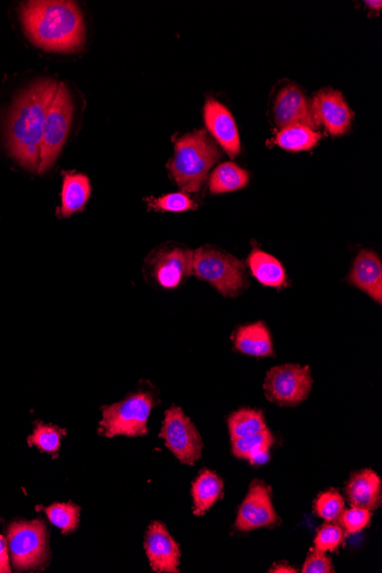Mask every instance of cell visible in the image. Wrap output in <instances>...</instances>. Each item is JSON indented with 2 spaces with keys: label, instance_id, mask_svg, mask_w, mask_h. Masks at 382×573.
Returning a JSON list of instances; mask_svg holds the SVG:
<instances>
[{
  "label": "cell",
  "instance_id": "obj_4",
  "mask_svg": "<svg viewBox=\"0 0 382 573\" xmlns=\"http://www.w3.org/2000/svg\"><path fill=\"white\" fill-rule=\"evenodd\" d=\"M154 405L155 397L147 392L135 393L122 402L106 405L102 408L99 434L109 439L147 435L148 419Z\"/></svg>",
  "mask_w": 382,
  "mask_h": 573
},
{
  "label": "cell",
  "instance_id": "obj_26",
  "mask_svg": "<svg viewBox=\"0 0 382 573\" xmlns=\"http://www.w3.org/2000/svg\"><path fill=\"white\" fill-rule=\"evenodd\" d=\"M39 511H43L47 519L59 528L63 535H69L74 532L79 524V515H81V507L73 504H53L49 507H38Z\"/></svg>",
  "mask_w": 382,
  "mask_h": 573
},
{
  "label": "cell",
  "instance_id": "obj_12",
  "mask_svg": "<svg viewBox=\"0 0 382 573\" xmlns=\"http://www.w3.org/2000/svg\"><path fill=\"white\" fill-rule=\"evenodd\" d=\"M145 549L151 569L155 572H179L180 548L163 523L156 521L149 525Z\"/></svg>",
  "mask_w": 382,
  "mask_h": 573
},
{
  "label": "cell",
  "instance_id": "obj_13",
  "mask_svg": "<svg viewBox=\"0 0 382 573\" xmlns=\"http://www.w3.org/2000/svg\"><path fill=\"white\" fill-rule=\"evenodd\" d=\"M194 252L187 249H166L157 252L151 266L156 282L164 289H177L193 274Z\"/></svg>",
  "mask_w": 382,
  "mask_h": 573
},
{
  "label": "cell",
  "instance_id": "obj_14",
  "mask_svg": "<svg viewBox=\"0 0 382 573\" xmlns=\"http://www.w3.org/2000/svg\"><path fill=\"white\" fill-rule=\"evenodd\" d=\"M274 118L281 129L294 125H304L315 130L312 106L297 86L289 85L278 93L274 105Z\"/></svg>",
  "mask_w": 382,
  "mask_h": 573
},
{
  "label": "cell",
  "instance_id": "obj_9",
  "mask_svg": "<svg viewBox=\"0 0 382 573\" xmlns=\"http://www.w3.org/2000/svg\"><path fill=\"white\" fill-rule=\"evenodd\" d=\"M159 437L181 464L194 466L202 457L203 440L191 420L178 407L165 412Z\"/></svg>",
  "mask_w": 382,
  "mask_h": 573
},
{
  "label": "cell",
  "instance_id": "obj_19",
  "mask_svg": "<svg viewBox=\"0 0 382 573\" xmlns=\"http://www.w3.org/2000/svg\"><path fill=\"white\" fill-rule=\"evenodd\" d=\"M235 347L241 353L254 357L274 355L272 338L267 326L262 323L244 325L235 334Z\"/></svg>",
  "mask_w": 382,
  "mask_h": 573
},
{
  "label": "cell",
  "instance_id": "obj_25",
  "mask_svg": "<svg viewBox=\"0 0 382 573\" xmlns=\"http://www.w3.org/2000/svg\"><path fill=\"white\" fill-rule=\"evenodd\" d=\"M66 429L55 425L41 423L35 424L34 433L28 439L29 447H36L43 453H49L53 458L59 457L62 437L66 436Z\"/></svg>",
  "mask_w": 382,
  "mask_h": 573
},
{
  "label": "cell",
  "instance_id": "obj_27",
  "mask_svg": "<svg viewBox=\"0 0 382 573\" xmlns=\"http://www.w3.org/2000/svg\"><path fill=\"white\" fill-rule=\"evenodd\" d=\"M146 202L150 209L158 212L181 213L197 209V204L183 191L158 198L148 197Z\"/></svg>",
  "mask_w": 382,
  "mask_h": 573
},
{
  "label": "cell",
  "instance_id": "obj_2",
  "mask_svg": "<svg viewBox=\"0 0 382 573\" xmlns=\"http://www.w3.org/2000/svg\"><path fill=\"white\" fill-rule=\"evenodd\" d=\"M20 17L30 41L45 51L71 53L84 45V19L74 2L38 0L23 3Z\"/></svg>",
  "mask_w": 382,
  "mask_h": 573
},
{
  "label": "cell",
  "instance_id": "obj_3",
  "mask_svg": "<svg viewBox=\"0 0 382 573\" xmlns=\"http://www.w3.org/2000/svg\"><path fill=\"white\" fill-rule=\"evenodd\" d=\"M221 153L205 131L186 134L175 141L169 170L183 193H197L204 185Z\"/></svg>",
  "mask_w": 382,
  "mask_h": 573
},
{
  "label": "cell",
  "instance_id": "obj_7",
  "mask_svg": "<svg viewBox=\"0 0 382 573\" xmlns=\"http://www.w3.org/2000/svg\"><path fill=\"white\" fill-rule=\"evenodd\" d=\"M74 105L68 87L59 84L51 102L44 124L41 163L38 173L43 174L52 169L65 146L73 121Z\"/></svg>",
  "mask_w": 382,
  "mask_h": 573
},
{
  "label": "cell",
  "instance_id": "obj_5",
  "mask_svg": "<svg viewBox=\"0 0 382 573\" xmlns=\"http://www.w3.org/2000/svg\"><path fill=\"white\" fill-rule=\"evenodd\" d=\"M6 539L18 571L41 569L49 562V536L42 520L13 522Z\"/></svg>",
  "mask_w": 382,
  "mask_h": 573
},
{
  "label": "cell",
  "instance_id": "obj_16",
  "mask_svg": "<svg viewBox=\"0 0 382 573\" xmlns=\"http://www.w3.org/2000/svg\"><path fill=\"white\" fill-rule=\"evenodd\" d=\"M348 281L381 305L382 265L376 253L364 250L358 254Z\"/></svg>",
  "mask_w": 382,
  "mask_h": 573
},
{
  "label": "cell",
  "instance_id": "obj_34",
  "mask_svg": "<svg viewBox=\"0 0 382 573\" xmlns=\"http://www.w3.org/2000/svg\"><path fill=\"white\" fill-rule=\"evenodd\" d=\"M269 572H276V573H296V569L290 567L288 564H276Z\"/></svg>",
  "mask_w": 382,
  "mask_h": 573
},
{
  "label": "cell",
  "instance_id": "obj_15",
  "mask_svg": "<svg viewBox=\"0 0 382 573\" xmlns=\"http://www.w3.org/2000/svg\"><path fill=\"white\" fill-rule=\"evenodd\" d=\"M206 127L226 153L235 158L241 151L240 134L230 111L214 99H209L204 107Z\"/></svg>",
  "mask_w": 382,
  "mask_h": 573
},
{
  "label": "cell",
  "instance_id": "obj_23",
  "mask_svg": "<svg viewBox=\"0 0 382 573\" xmlns=\"http://www.w3.org/2000/svg\"><path fill=\"white\" fill-rule=\"evenodd\" d=\"M322 135L304 125L284 127L276 134L274 145L288 151H306L314 148Z\"/></svg>",
  "mask_w": 382,
  "mask_h": 573
},
{
  "label": "cell",
  "instance_id": "obj_17",
  "mask_svg": "<svg viewBox=\"0 0 382 573\" xmlns=\"http://www.w3.org/2000/svg\"><path fill=\"white\" fill-rule=\"evenodd\" d=\"M346 495L350 505L376 511L381 505V480L371 469L355 473L350 477Z\"/></svg>",
  "mask_w": 382,
  "mask_h": 573
},
{
  "label": "cell",
  "instance_id": "obj_24",
  "mask_svg": "<svg viewBox=\"0 0 382 573\" xmlns=\"http://www.w3.org/2000/svg\"><path fill=\"white\" fill-rule=\"evenodd\" d=\"M228 429L232 442L264 432L267 429L264 413L252 409L238 410L229 417Z\"/></svg>",
  "mask_w": 382,
  "mask_h": 573
},
{
  "label": "cell",
  "instance_id": "obj_35",
  "mask_svg": "<svg viewBox=\"0 0 382 573\" xmlns=\"http://www.w3.org/2000/svg\"><path fill=\"white\" fill-rule=\"evenodd\" d=\"M366 5L377 11H380L382 6L381 2H366Z\"/></svg>",
  "mask_w": 382,
  "mask_h": 573
},
{
  "label": "cell",
  "instance_id": "obj_10",
  "mask_svg": "<svg viewBox=\"0 0 382 573\" xmlns=\"http://www.w3.org/2000/svg\"><path fill=\"white\" fill-rule=\"evenodd\" d=\"M276 521L277 515L267 485L262 481H254L238 511L236 529L249 532L270 527Z\"/></svg>",
  "mask_w": 382,
  "mask_h": 573
},
{
  "label": "cell",
  "instance_id": "obj_32",
  "mask_svg": "<svg viewBox=\"0 0 382 573\" xmlns=\"http://www.w3.org/2000/svg\"><path fill=\"white\" fill-rule=\"evenodd\" d=\"M334 572L332 561L324 552L312 549L302 567V573H332Z\"/></svg>",
  "mask_w": 382,
  "mask_h": 573
},
{
  "label": "cell",
  "instance_id": "obj_11",
  "mask_svg": "<svg viewBox=\"0 0 382 573\" xmlns=\"http://www.w3.org/2000/svg\"><path fill=\"white\" fill-rule=\"evenodd\" d=\"M316 124H321L332 135L345 134L352 124L353 113L342 94L333 90L318 92L312 103Z\"/></svg>",
  "mask_w": 382,
  "mask_h": 573
},
{
  "label": "cell",
  "instance_id": "obj_31",
  "mask_svg": "<svg viewBox=\"0 0 382 573\" xmlns=\"http://www.w3.org/2000/svg\"><path fill=\"white\" fill-rule=\"evenodd\" d=\"M372 513L369 509L362 507H353L342 512L339 516V523L341 528L345 530L348 535L361 532L368 527L371 521Z\"/></svg>",
  "mask_w": 382,
  "mask_h": 573
},
{
  "label": "cell",
  "instance_id": "obj_8",
  "mask_svg": "<svg viewBox=\"0 0 382 573\" xmlns=\"http://www.w3.org/2000/svg\"><path fill=\"white\" fill-rule=\"evenodd\" d=\"M313 387L309 366L284 364L270 369L265 379V394L269 402L280 407H296L307 400Z\"/></svg>",
  "mask_w": 382,
  "mask_h": 573
},
{
  "label": "cell",
  "instance_id": "obj_6",
  "mask_svg": "<svg viewBox=\"0 0 382 573\" xmlns=\"http://www.w3.org/2000/svg\"><path fill=\"white\" fill-rule=\"evenodd\" d=\"M193 274L224 297H236L245 286L243 262L209 246L194 252Z\"/></svg>",
  "mask_w": 382,
  "mask_h": 573
},
{
  "label": "cell",
  "instance_id": "obj_28",
  "mask_svg": "<svg viewBox=\"0 0 382 573\" xmlns=\"http://www.w3.org/2000/svg\"><path fill=\"white\" fill-rule=\"evenodd\" d=\"M274 442V436L267 428L264 432L233 441V453L237 458L249 460L254 452L269 450Z\"/></svg>",
  "mask_w": 382,
  "mask_h": 573
},
{
  "label": "cell",
  "instance_id": "obj_18",
  "mask_svg": "<svg viewBox=\"0 0 382 573\" xmlns=\"http://www.w3.org/2000/svg\"><path fill=\"white\" fill-rule=\"evenodd\" d=\"M62 174L63 185L59 213L62 218H68L84 210L91 196V183L90 179L81 173L63 172Z\"/></svg>",
  "mask_w": 382,
  "mask_h": 573
},
{
  "label": "cell",
  "instance_id": "obj_1",
  "mask_svg": "<svg viewBox=\"0 0 382 573\" xmlns=\"http://www.w3.org/2000/svg\"><path fill=\"white\" fill-rule=\"evenodd\" d=\"M58 85L54 79H41L13 103L6 124L7 148L15 161L29 172H38L47 110Z\"/></svg>",
  "mask_w": 382,
  "mask_h": 573
},
{
  "label": "cell",
  "instance_id": "obj_22",
  "mask_svg": "<svg viewBox=\"0 0 382 573\" xmlns=\"http://www.w3.org/2000/svg\"><path fill=\"white\" fill-rule=\"evenodd\" d=\"M249 183V173L234 163H224L213 171L209 188L212 194H226L241 190Z\"/></svg>",
  "mask_w": 382,
  "mask_h": 573
},
{
  "label": "cell",
  "instance_id": "obj_29",
  "mask_svg": "<svg viewBox=\"0 0 382 573\" xmlns=\"http://www.w3.org/2000/svg\"><path fill=\"white\" fill-rule=\"evenodd\" d=\"M345 511L344 498L336 490H329L321 493L315 501V512L326 522H333L339 519Z\"/></svg>",
  "mask_w": 382,
  "mask_h": 573
},
{
  "label": "cell",
  "instance_id": "obj_30",
  "mask_svg": "<svg viewBox=\"0 0 382 573\" xmlns=\"http://www.w3.org/2000/svg\"><path fill=\"white\" fill-rule=\"evenodd\" d=\"M345 538L346 532L341 525L326 522L317 532L314 540L315 549L324 553L336 552L344 544Z\"/></svg>",
  "mask_w": 382,
  "mask_h": 573
},
{
  "label": "cell",
  "instance_id": "obj_20",
  "mask_svg": "<svg viewBox=\"0 0 382 573\" xmlns=\"http://www.w3.org/2000/svg\"><path fill=\"white\" fill-rule=\"evenodd\" d=\"M224 493V481L209 469H204L191 487L194 500V514L202 516L217 503Z\"/></svg>",
  "mask_w": 382,
  "mask_h": 573
},
{
  "label": "cell",
  "instance_id": "obj_21",
  "mask_svg": "<svg viewBox=\"0 0 382 573\" xmlns=\"http://www.w3.org/2000/svg\"><path fill=\"white\" fill-rule=\"evenodd\" d=\"M251 273L269 288L282 289L286 286V273L281 262L270 254L254 249L248 259Z\"/></svg>",
  "mask_w": 382,
  "mask_h": 573
},
{
  "label": "cell",
  "instance_id": "obj_33",
  "mask_svg": "<svg viewBox=\"0 0 382 573\" xmlns=\"http://www.w3.org/2000/svg\"><path fill=\"white\" fill-rule=\"evenodd\" d=\"M10 555H9V544H7V539L0 535V573H10Z\"/></svg>",
  "mask_w": 382,
  "mask_h": 573
}]
</instances>
